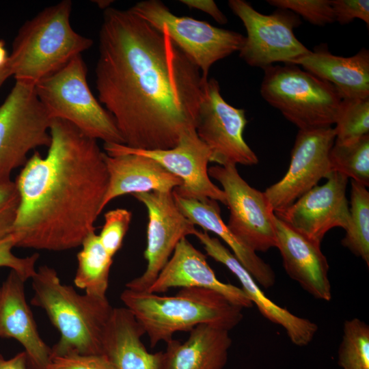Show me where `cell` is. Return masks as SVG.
<instances>
[{"instance_id":"6da1fadb","label":"cell","mask_w":369,"mask_h":369,"mask_svg":"<svg viewBox=\"0 0 369 369\" xmlns=\"http://www.w3.org/2000/svg\"><path fill=\"white\" fill-rule=\"evenodd\" d=\"M95 68L98 101L128 147L167 150L195 128L205 79L167 33L129 8L104 10Z\"/></svg>"},{"instance_id":"7a4b0ae2","label":"cell","mask_w":369,"mask_h":369,"mask_svg":"<svg viewBox=\"0 0 369 369\" xmlns=\"http://www.w3.org/2000/svg\"><path fill=\"white\" fill-rule=\"evenodd\" d=\"M47 154L28 159L14 181L20 203L16 247L61 251L81 245L95 231L109 184L97 140L54 118Z\"/></svg>"},{"instance_id":"3957f363","label":"cell","mask_w":369,"mask_h":369,"mask_svg":"<svg viewBox=\"0 0 369 369\" xmlns=\"http://www.w3.org/2000/svg\"><path fill=\"white\" fill-rule=\"evenodd\" d=\"M120 299L148 336L151 348L200 325L230 331L243 318V308L206 288H182L174 296L125 288Z\"/></svg>"},{"instance_id":"277c9868","label":"cell","mask_w":369,"mask_h":369,"mask_svg":"<svg viewBox=\"0 0 369 369\" xmlns=\"http://www.w3.org/2000/svg\"><path fill=\"white\" fill-rule=\"evenodd\" d=\"M31 279V305L42 309L60 333L51 355L102 354V340L113 310L107 298L78 293L47 265L39 266Z\"/></svg>"},{"instance_id":"5b68a950","label":"cell","mask_w":369,"mask_h":369,"mask_svg":"<svg viewBox=\"0 0 369 369\" xmlns=\"http://www.w3.org/2000/svg\"><path fill=\"white\" fill-rule=\"evenodd\" d=\"M72 5L71 1L63 0L43 9L20 27L9 55L16 81L36 85L91 48L93 40L71 26Z\"/></svg>"},{"instance_id":"8992f818","label":"cell","mask_w":369,"mask_h":369,"mask_svg":"<svg viewBox=\"0 0 369 369\" xmlns=\"http://www.w3.org/2000/svg\"><path fill=\"white\" fill-rule=\"evenodd\" d=\"M87 74L86 64L79 55L38 81L37 96L53 119L66 120L104 144H124L113 117L90 89Z\"/></svg>"},{"instance_id":"52a82bcc","label":"cell","mask_w":369,"mask_h":369,"mask_svg":"<svg viewBox=\"0 0 369 369\" xmlns=\"http://www.w3.org/2000/svg\"><path fill=\"white\" fill-rule=\"evenodd\" d=\"M263 70L262 97L299 130L335 124L342 98L333 85L294 64Z\"/></svg>"},{"instance_id":"ba28073f","label":"cell","mask_w":369,"mask_h":369,"mask_svg":"<svg viewBox=\"0 0 369 369\" xmlns=\"http://www.w3.org/2000/svg\"><path fill=\"white\" fill-rule=\"evenodd\" d=\"M53 118L38 98L35 85L16 81L0 106V183L27 163L28 153L50 146Z\"/></svg>"},{"instance_id":"9c48e42d","label":"cell","mask_w":369,"mask_h":369,"mask_svg":"<svg viewBox=\"0 0 369 369\" xmlns=\"http://www.w3.org/2000/svg\"><path fill=\"white\" fill-rule=\"evenodd\" d=\"M154 27L163 29L208 79L216 62L242 48L245 36L188 16H178L159 0L137 2L129 8Z\"/></svg>"},{"instance_id":"30bf717a","label":"cell","mask_w":369,"mask_h":369,"mask_svg":"<svg viewBox=\"0 0 369 369\" xmlns=\"http://www.w3.org/2000/svg\"><path fill=\"white\" fill-rule=\"evenodd\" d=\"M228 5L245 27L247 36L238 52L249 66L264 69L279 62L290 64L310 52L294 33L301 20L292 12L278 9L264 14L243 0H230Z\"/></svg>"},{"instance_id":"8fae6325","label":"cell","mask_w":369,"mask_h":369,"mask_svg":"<svg viewBox=\"0 0 369 369\" xmlns=\"http://www.w3.org/2000/svg\"><path fill=\"white\" fill-rule=\"evenodd\" d=\"M208 175L222 186L230 210V230L254 251L265 252L276 247L274 213L264 192L251 187L236 165H217Z\"/></svg>"},{"instance_id":"7c38bea8","label":"cell","mask_w":369,"mask_h":369,"mask_svg":"<svg viewBox=\"0 0 369 369\" xmlns=\"http://www.w3.org/2000/svg\"><path fill=\"white\" fill-rule=\"evenodd\" d=\"M247 124L245 111L228 104L222 97L218 81L205 82L195 131L217 165H254L258 158L243 138Z\"/></svg>"},{"instance_id":"4fadbf2b","label":"cell","mask_w":369,"mask_h":369,"mask_svg":"<svg viewBox=\"0 0 369 369\" xmlns=\"http://www.w3.org/2000/svg\"><path fill=\"white\" fill-rule=\"evenodd\" d=\"M133 195L148 211L147 245L144 251L147 265L144 272L126 283L125 287L135 291H147L178 243L187 236L193 235L197 229L178 207L172 191Z\"/></svg>"},{"instance_id":"5bb4252c","label":"cell","mask_w":369,"mask_h":369,"mask_svg":"<svg viewBox=\"0 0 369 369\" xmlns=\"http://www.w3.org/2000/svg\"><path fill=\"white\" fill-rule=\"evenodd\" d=\"M103 148L109 156L135 153L155 160L182 180V185L173 191L180 197L195 200L208 198L226 205L223 191L211 181L208 175L210 151L199 138L195 128L186 131L177 145L170 149L147 150L118 144H104Z\"/></svg>"},{"instance_id":"9a60e30c","label":"cell","mask_w":369,"mask_h":369,"mask_svg":"<svg viewBox=\"0 0 369 369\" xmlns=\"http://www.w3.org/2000/svg\"><path fill=\"white\" fill-rule=\"evenodd\" d=\"M335 139L332 127L299 130L286 174L264 191L273 213L290 206L333 172L329 153Z\"/></svg>"},{"instance_id":"2e32d148","label":"cell","mask_w":369,"mask_h":369,"mask_svg":"<svg viewBox=\"0 0 369 369\" xmlns=\"http://www.w3.org/2000/svg\"><path fill=\"white\" fill-rule=\"evenodd\" d=\"M323 185H316L292 204L274 214L291 228L320 244L333 228L346 229L349 206L346 191L348 178L331 172Z\"/></svg>"},{"instance_id":"e0dca14e","label":"cell","mask_w":369,"mask_h":369,"mask_svg":"<svg viewBox=\"0 0 369 369\" xmlns=\"http://www.w3.org/2000/svg\"><path fill=\"white\" fill-rule=\"evenodd\" d=\"M194 236L203 245L208 256L226 266L237 277L242 290L261 314L272 323L282 326L295 345L304 346L312 342L318 330L315 323L297 316L270 300L249 271L218 238L212 237L207 232L198 230Z\"/></svg>"},{"instance_id":"ac0fdd59","label":"cell","mask_w":369,"mask_h":369,"mask_svg":"<svg viewBox=\"0 0 369 369\" xmlns=\"http://www.w3.org/2000/svg\"><path fill=\"white\" fill-rule=\"evenodd\" d=\"M178 287L210 289L242 308L254 305L241 288L222 282L217 277L206 256L187 238L178 243L172 256L146 292L159 294Z\"/></svg>"},{"instance_id":"d6986e66","label":"cell","mask_w":369,"mask_h":369,"mask_svg":"<svg viewBox=\"0 0 369 369\" xmlns=\"http://www.w3.org/2000/svg\"><path fill=\"white\" fill-rule=\"evenodd\" d=\"M26 280L10 270L0 286V338L20 344L29 369H46L51 348L39 334L25 295Z\"/></svg>"},{"instance_id":"ffe728a7","label":"cell","mask_w":369,"mask_h":369,"mask_svg":"<svg viewBox=\"0 0 369 369\" xmlns=\"http://www.w3.org/2000/svg\"><path fill=\"white\" fill-rule=\"evenodd\" d=\"M276 247L288 276L310 295L320 300L331 299L329 264L318 244L299 234L275 214Z\"/></svg>"},{"instance_id":"44dd1931","label":"cell","mask_w":369,"mask_h":369,"mask_svg":"<svg viewBox=\"0 0 369 369\" xmlns=\"http://www.w3.org/2000/svg\"><path fill=\"white\" fill-rule=\"evenodd\" d=\"M109 184L102 208L113 199L126 194L152 191L171 192L182 180L155 160L135 153L113 156L105 152Z\"/></svg>"},{"instance_id":"7402d4cb","label":"cell","mask_w":369,"mask_h":369,"mask_svg":"<svg viewBox=\"0 0 369 369\" xmlns=\"http://www.w3.org/2000/svg\"><path fill=\"white\" fill-rule=\"evenodd\" d=\"M334 86L342 100L369 98V52L362 49L351 57L331 54L320 47L292 61Z\"/></svg>"},{"instance_id":"603a6c76","label":"cell","mask_w":369,"mask_h":369,"mask_svg":"<svg viewBox=\"0 0 369 369\" xmlns=\"http://www.w3.org/2000/svg\"><path fill=\"white\" fill-rule=\"evenodd\" d=\"M229 331L203 324L184 342L173 338L162 353L161 369H223L232 345Z\"/></svg>"},{"instance_id":"cb8c5ba5","label":"cell","mask_w":369,"mask_h":369,"mask_svg":"<svg viewBox=\"0 0 369 369\" xmlns=\"http://www.w3.org/2000/svg\"><path fill=\"white\" fill-rule=\"evenodd\" d=\"M172 193L181 212L195 226H200L206 232H212L221 238L258 284L265 288L274 285L275 275L271 267L230 230L221 217L217 201L208 198H185L174 191Z\"/></svg>"},{"instance_id":"d4e9b609","label":"cell","mask_w":369,"mask_h":369,"mask_svg":"<svg viewBox=\"0 0 369 369\" xmlns=\"http://www.w3.org/2000/svg\"><path fill=\"white\" fill-rule=\"evenodd\" d=\"M144 334L127 308H113L104 334L102 353L116 369H161L163 351L150 353L141 340Z\"/></svg>"},{"instance_id":"484cf974","label":"cell","mask_w":369,"mask_h":369,"mask_svg":"<svg viewBox=\"0 0 369 369\" xmlns=\"http://www.w3.org/2000/svg\"><path fill=\"white\" fill-rule=\"evenodd\" d=\"M81 246V249L77 256L74 285L87 295L107 297L113 257L105 249L95 231L84 238Z\"/></svg>"},{"instance_id":"4316f807","label":"cell","mask_w":369,"mask_h":369,"mask_svg":"<svg viewBox=\"0 0 369 369\" xmlns=\"http://www.w3.org/2000/svg\"><path fill=\"white\" fill-rule=\"evenodd\" d=\"M342 245L369 266V192L351 180L349 220Z\"/></svg>"},{"instance_id":"83f0119b","label":"cell","mask_w":369,"mask_h":369,"mask_svg":"<svg viewBox=\"0 0 369 369\" xmlns=\"http://www.w3.org/2000/svg\"><path fill=\"white\" fill-rule=\"evenodd\" d=\"M332 171L369 185V134L348 144L334 143L329 153Z\"/></svg>"},{"instance_id":"f1b7e54d","label":"cell","mask_w":369,"mask_h":369,"mask_svg":"<svg viewBox=\"0 0 369 369\" xmlns=\"http://www.w3.org/2000/svg\"><path fill=\"white\" fill-rule=\"evenodd\" d=\"M342 369H369V326L357 318L344 323L338 351Z\"/></svg>"},{"instance_id":"f546056e","label":"cell","mask_w":369,"mask_h":369,"mask_svg":"<svg viewBox=\"0 0 369 369\" xmlns=\"http://www.w3.org/2000/svg\"><path fill=\"white\" fill-rule=\"evenodd\" d=\"M335 124L336 144H348L369 134V98L342 100Z\"/></svg>"},{"instance_id":"4dcf8cb0","label":"cell","mask_w":369,"mask_h":369,"mask_svg":"<svg viewBox=\"0 0 369 369\" xmlns=\"http://www.w3.org/2000/svg\"><path fill=\"white\" fill-rule=\"evenodd\" d=\"M267 3L278 9L291 11L314 25L323 26L335 21L329 0H269Z\"/></svg>"},{"instance_id":"1f68e13d","label":"cell","mask_w":369,"mask_h":369,"mask_svg":"<svg viewBox=\"0 0 369 369\" xmlns=\"http://www.w3.org/2000/svg\"><path fill=\"white\" fill-rule=\"evenodd\" d=\"M104 218L105 223L98 236L105 249L113 258L122 245L132 213L125 208H116L105 213Z\"/></svg>"},{"instance_id":"d6a6232c","label":"cell","mask_w":369,"mask_h":369,"mask_svg":"<svg viewBox=\"0 0 369 369\" xmlns=\"http://www.w3.org/2000/svg\"><path fill=\"white\" fill-rule=\"evenodd\" d=\"M46 369H116L104 354L69 352L51 355Z\"/></svg>"},{"instance_id":"836d02e7","label":"cell","mask_w":369,"mask_h":369,"mask_svg":"<svg viewBox=\"0 0 369 369\" xmlns=\"http://www.w3.org/2000/svg\"><path fill=\"white\" fill-rule=\"evenodd\" d=\"M15 247L16 238L13 234L0 241V268H10L27 281L36 272V264L39 254L35 253L29 256L18 257L12 252Z\"/></svg>"},{"instance_id":"e575fe53","label":"cell","mask_w":369,"mask_h":369,"mask_svg":"<svg viewBox=\"0 0 369 369\" xmlns=\"http://www.w3.org/2000/svg\"><path fill=\"white\" fill-rule=\"evenodd\" d=\"M19 203L15 182L0 183V241L13 234Z\"/></svg>"},{"instance_id":"d590c367","label":"cell","mask_w":369,"mask_h":369,"mask_svg":"<svg viewBox=\"0 0 369 369\" xmlns=\"http://www.w3.org/2000/svg\"><path fill=\"white\" fill-rule=\"evenodd\" d=\"M335 21L346 25L355 18L369 25L368 0H332Z\"/></svg>"},{"instance_id":"8d00e7d4","label":"cell","mask_w":369,"mask_h":369,"mask_svg":"<svg viewBox=\"0 0 369 369\" xmlns=\"http://www.w3.org/2000/svg\"><path fill=\"white\" fill-rule=\"evenodd\" d=\"M180 1L191 9H197L209 14L220 24H226L228 22L227 17L213 0H180Z\"/></svg>"},{"instance_id":"74e56055","label":"cell","mask_w":369,"mask_h":369,"mask_svg":"<svg viewBox=\"0 0 369 369\" xmlns=\"http://www.w3.org/2000/svg\"><path fill=\"white\" fill-rule=\"evenodd\" d=\"M0 369H29L27 354L23 351L10 359L0 354Z\"/></svg>"},{"instance_id":"f35d334b","label":"cell","mask_w":369,"mask_h":369,"mask_svg":"<svg viewBox=\"0 0 369 369\" xmlns=\"http://www.w3.org/2000/svg\"><path fill=\"white\" fill-rule=\"evenodd\" d=\"M10 76H12V72L8 59V63L4 66L0 68V87Z\"/></svg>"},{"instance_id":"ab89813d","label":"cell","mask_w":369,"mask_h":369,"mask_svg":"<svg viewBox=\"0 0 369 369\" xmlns=\"http://www.w3.org/2000/svg\"><path fill=\"white\" fill-rule=\"evenodd\" d=\"M94 2L100 9H103L105 10L107 8L111 7L110 5L112 1L100 0V1H94Z\"/></svg>"}]
</instances>
